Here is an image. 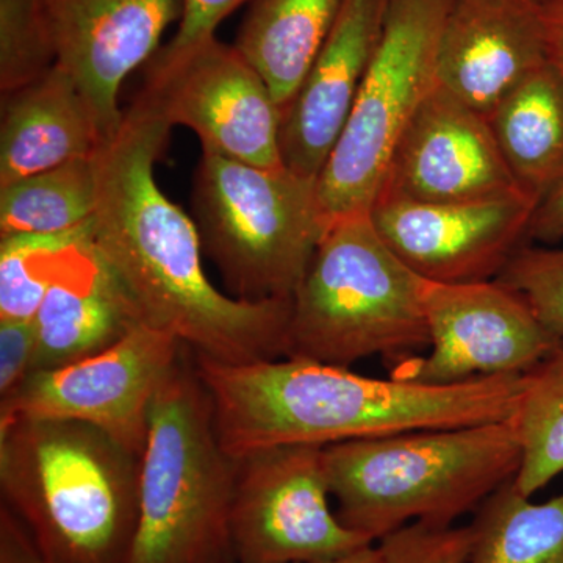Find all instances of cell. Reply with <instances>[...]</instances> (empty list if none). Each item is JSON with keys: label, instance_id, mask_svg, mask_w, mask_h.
I'll list each match as a JSON object with an SVG mask.
<instances>
[{"label": "cell", "instance_id": "obj_35", "mask_svg": "<svg viewBox=\"0 0 563 563\" xmlns=\"http://www.w3.org/2000/svg\"><path fill=\"white\" fill-rule=\"evenodd\" d=\"M41 563H46V562H44V561H43V562H41Z\"/></svg>", "mask_w": 563, "mask_h": 563}, {"label": "cell", "instance_id": "obj_26", "mask_svg": "<svg viewBox=\"0 0 563 563\" xmlns=\"http://www.w3.org/2000/svg\"><path fill=\"white\" fill-rule=\"evenodd\" d=\"M55 63L43 0H0V91L20 90Z\"/></svg>", "mask_w": 563, "mask_h": 563}, {"label": "cell", "instance_id": "obj_30", "mask_svg": "<svg viewBox=\"0 0 563 563\" xmlns=\"http://www.w3.org/2000/svg\"><path fill=\"white\" fill-rule=\"evenodd\" d=\"M244 2L250 0H184L179 29L168 46L158 52L166 55L179 54L203 40L211 38L218 25Z\"/></svg>", "mask_w": 563, "mask_h": 563}, {"label": "cell", "instance_id": "obj_28", "mask_svg": "<svg viewBox=\"0 0 563 563\" xmlns=\"http://www.w3.org/2000/svg\"><path fill=\"white\" fill-rule=\"evenodd\" d=\"M379 542L385 563H468L474 532L472 525L437 528L418 521Z\"/></svg>", "mask_w": 563, "mask_h": 563}, {"label": "cell", "instance_id": "obj_15", "mask_svg": "<svg viewBox=\"0 0 563 563\" xmlns=\"http://www.w3.org/2000/svg\"><path fill=\"white\" fill-rule=\"evenodd\" d=\"M520 192L487 118L435 84L404 132L377 198L450 203Z\"/></svg>", "mask_w": 563, "mask_h": 563}, {"label": "cell", "instance_id": "obj_21", "mask_svg": "<svg viewBox=\"0 0 563 563\" xmlns=\"http://www.w3.org/2000/svg\"><path fill=\"white\" fill-rule=\"evenodd\" d=\"M344 0H252L233 46L257 69L280 110L291 101Z\"/></svg>", "mask_w": 563, "mask_h": 563}, {"label": "cell", "instance_id": "obj_9", "mask_svg": "<svg viewBox=\"0 0 563 563\" xmlns=\"http://www.w3.org/2000/svg\"><path fill=\"white\" fill-rule=\"evenodd\" d=\"M181 346L169 333L136 324L99 354L33 372L13 395L0 399V422L21 418L85 422L141 457L152 402L179 363Z\"/></svg>", "mask_w": 563, "mask_h": 563}, {"label": "cell", "instance_id": "obj_12", "mask_svg": "<svg viewBox=\"0 0 563 563\" xmlns=\"http://www.w3.org/2000/svg\"><path fill=\"white\" fill-rule=\"evenodd\" d=\"M144 90L166 120L199 136L202 152L282 168V110L266 81L235 46L211 36L179 54L157 52Z\"/></svg>", "mask_w": 563, "mask_h": 563}, {"label": "cell", "instance_id": "obj_11", "mask_svg": "<svg viewBox=\"0 0 563 563\" xmlns=\"http://www.w3.org/2000/svg\"><path fill=\"white\" fill-rule=\"evenodd\" d=\"M428 354L388 366L393 379L455 385L528 374L563 347L520 292L499 280L435 284L422 290Z\"/></svg>", "mask_w": 563, "mask_h": 563}, {"label": "cell", "instance_id": "obj_3", "mask_svg": "<svg viewBox=\"0 0 563 563\" xmlns=\"http://www.w3.org/2000/svg\"><path fill=\"white\" fill-rule=\"evenodd\" d=\"M141 457L79 421L0 422L2 504L46 563H128Z\"/></svg>", "mask_w": 563, "mask_h": 563}, {"label": "cell", "instance_id": "obj_17", "mask_svg": "<svg viewBox=\"0 0 563 563\" xmlns=\"http://www.w3.org/2000/svg\"><path fill=\"white\" fill-rule=\"evenodd\" d=\"M387 0H344L332 32L282 110L285 168L320 177L342 135L383 33Z\"/></svg>", "mask_w": 563, "mask_h": 563}, {"label": "cell", "instance_id": "obj_1", "mask_svg": "<svg viewBox=\"0 0 563 563\" xmlns=\"http://www.w3.org/2000/svg\"><path fill=\"white\" fill-rule=\"evenodd\" d=\"M172 129L143 88L120 131L96 154L98 199L88 250L143 324L176 336L196 355L224 363L285 357L291 299L252 302L218 290L203 272L196 222L155 180Z\"/></svg>", "mask_w": 563, "mask_h": 563}, {"label": "cell", "instance_id": "obj_13", "mask_svg": "<svg viewBox=\"0 0 563 563\" xmlns=\"http://www.w3.org/2000/svg\"><path fill=\"white\" fill-rule=\"evenodd\" d=\"M537 206L525 192L450 203L380 196L368 213L384 243L421 279L474 284L498 279L528 240Z\"/></svg>", "mask_w": 563, "mask_h": 563}, {"label": "cell", "instance_id": "obj_32", "mask_svg": "<svg viewBox=\"0 0 563 563\" xmlns=\"http://www.w3.org/2000/svg\"><path fill=\"white\" fill-rule=\"evenodd\" d=\"M563 239V181L533 211L528 240L553 244Z\"/></svg>", "mask_w": 563, "mask_h": 563}, {"label": "cell", "instance_id": "obj_8", "mask_svg": "<svg viewBox=\"0 0 563 563\" xmlns=\"http://www.w3.org/2000/svg\"><path fill=\"white\" fill-rule=\"evenodd\" d=\"M454 0H387L383 33L342 135L318 177L329 222L368 213L404 132L435 87L440 35Z\"/></svg>", "mask_w": 563, "mask_h": 563}, {"label": "cell", "instance_id": "obj_14", "mask_svg": "<svg viewBox=\"0 0 563 563\" xmlns=\"http://www.w3.org/2000/svg\"><path fill=\"white\" fill-rule=\"evenodd\" d=\"M55 63L76 81L103 144L120 131L122 84L151 62L184 0H43Z\"/></svg>", "mask_w": 563, "mask_h": 563}, {"label": "cell", "instance_id": "obj_25", "mask_svg": "<svg viewBox=\"0 0 563 563\" xmlns=\"http://www.w3.org/2000/svg\"><path fill=\"white\" fill-rule=\"evenodd\" d=\"M90 235L87 224L60 233L0 236V320H33L63 258Z\"/></svg>", "mask_w": 563, "mask_h": 563}, {"label": "cell", "instance_id": "obj_5", "mask_svg": "<svg viewBox=\"0 0 563 563\" xmlns=\"http://www.w3.org/2000/svg\"><path fill=\"white\" fill-rule=\"evenodd\" d=\"M422 290L369 213L333 220L292 295L285 357L350 368L373 355L388 366L418 355L431 342Z\"/></svg>", "mask_w": 563, "mask_h": 563}, {"label": "cell", "instance_id": "obj_29", "mask_svg": "<svg viewBox=\"0 0 563 563\" xmlns=\"http://www.w3.org/2000/svg\"><path fill=\"white\" fill-rule=\"evenodd\" d=\"M36 329L33 320H0V399L9 398L33 373Z\"/></svg>", "mask_w": 563, "mask_h": 563}, {"label": "cell", "instance_id": "obj_16", "mask_svg": "<svg viewBox=\"0 0 563 563\" xmlns=\"http://www.w3.org/2000/svg\"><path fill=\"white\" fill-rule=\"evenodd\" d=\"M547 62L540 0H454L440 35L435 84L488 118Z\"/></svg>", "mask_w": 563, "mask_h": 563}, {"label": "cell", "instance_id": "obj_24", "mask_svg": "<svg viewBox=\"0 0 563 563\" xmlns=\"http://www.w3.org/2000/svg\"><path fill=\"white\" fill-rule=\"evenodd\" d=\"M514 422L521 444L514 484L532 498L563 473V347L528 373Z\"/></svg>", "mask_w": 563, "mask_h": 563}, {"label": "cell", "instance_id": "obj_6", "mask_svg": "<svg viewBox=\"0 0 563 563\" xmlns=\"http://www.w3.org/2000/svg\"><path fill=\"white\" fill-rule=\"evenodd\" d=\"M235 479L209 391L196 366L179 361L152 402L128 563H235Z\"/></svg>", "mask_w": 563, "mask_h": 563}, {"label": "cell", "instance_id": "obj_23", "mask_svg": "<svg viewBox=\"0 0 563 563\" xmlns=\"http://www.w3.org/2000/svg\"><path fill=\"white\" fill-rule=\"evenodd\" d=\"M98 199L96 155L0 187V236L60 233L90 224Z\"/></svg>", "mask_w": 563, "mask_h": 563}, {"label": "cell", "instance_id": "obj_33", "mask_svg": "<svg viewBox=\"0 0 563 563\" xmlns=\"http://www.w3.org/2000/svg\"><path fill=\"white\" fill-rule=\"evenodd\" d=\"M548 62L553 63L563 76V0H540Z\"/></svg>", "mask_w": 563, "mask_h": 563}, {"label": "cell", "instance_id": "obj_31", "mask_svg": "<svg viewBox=\"0 0 563 563\" xmlns=\"http://www.w3.org/2000/svg\"><path fill=\"white\" fill-rule=\"evenodd\" d=\"M40 551L21 521L2 504L0 507V563H41Z\"/></svg>", "mask_w": 563, "mask_h": 563}, {"label": "cell", "instance_id": "obj_10", "mask_svg": "<svg viewBox=\"0 0 563 563\" xmlns=\"http://www.w3.org/2000/svg\"><path fill=\"white\" fill-rule=\"evenodd\" d=\"M322 451L290 444L236 459L235 563L329 561L373 544L332 512Z\"/></svg>", "mask_w": 563, "mask_h": 563}, {"label": "cell", "instance_id": "obj_19", "mask_svg": "<svg viewBox=\"0 0 563 563\" xmlns=\"http://www.w3.org/2000/svg\"><path fill=\"white\" fill-rule=\"evenodd\" d=\"M102 144L90 106L57 63L38 79L2 96L0 187L92 157Z\"/></svg>", "mask_w": 563, "mask_h": 563}, {"label": "cell", "instance_id": "obj_18", "mask_svg": "<svg viewBox=\"0 0 563 563\" xmlns=\"http://www.w3.org/2000/svg\"><path fill=\"white\" fill-rule=\"evenodd\" d=\"M88 242L63 258L33 318V372L62 368L99 354L143 324L120 284L88 250Z\"/></svg>", "mask_w": 563, "mask_h": 563}, {"label": "cell", "instance_id": "obj_20", "mask_svg": "<svg viewBox=\"0 0 563 563\" xmlns=\"http://www.w3.org/2000/svg\"><path fill=\"white\" fill-rule=\"evenodd\" d=\"M520 190L537 202L563 181V76L547 62L488 114Z\"/></svg>", "mask_w": 563, "mask_h": 563}, {"label": "cell", "instance_id": "obj_34", "mask_svg": "<svg viewBox=\"0 0 563 563\" xmlns=\"http://www.w3.org/2000/svg\"><path fill=\"white\" fill-rule=\"evenodd\" d=\"M301 563H385L383 551L379 547L362 548V550L355 551L342 558L329 559V561H317V562H301Z\"/></svg>", "mask_w": 563, "mask_h": 563}, {"label": "cell", "instance_id": "obj_22", "mask_svg": "<svg viewBox=\"0 0 563 563\" xmlns=\"http://www.w3.org/2000/svg\"><path fill=\"white\" fill-rule=\"evenodd\" d=\"M468 563H563V495L532 503L501 485L476 510Z\"/></svg>", "mask_w": 563, "mask_h": 563}, {"label": "cell", "instance_id": "obj_4", "mask_svg": "<svg viewBox=\"0 0 563 563\" xmlns=\"http://www.w3.org/2000/svg\"><path fill=\"white\" fill-rule=\"evenodd\" d=\"M322 457L336 517L374 542L477 510L517 476L521 444L510 420L336 443Z\"/></svg>", "mask_w": 563, "mask_h": 563}, {"label": "cell", "instance_id": "obj_27", "mask_svg": "<svg viewBox=\"0 0 563 563\" xmlns=\"http://www.w3.org/2000/svg\"><path fill=\"white\" fill-rule=\"evenodd\" d=\"M496 280L520 292L544 325L563 340V250L523 246Z\"/></svg>", "mask_w": 563, "mask_h": 563}, {"label": "cell", "instance_id": "obj_2", "mask_svg": "<svg viewBox=\"0 0 563 563\" xmlns=\"http://www.w3.org/2000/svg\"><path fill=\"white\" fill-rule=\"evenodd\" d=\"M218 437L232 459L268 448L331 444L514 420L528 374L455 385L374 379L306 358L224 363L195 354Z\"/></svg>", "mask_w": 563, "mask_h": 563}, {"label": "cell", "instance_id": "obj_7", "mask_svg": "<svg viewBox=\"0 0 563 563\" xmlns=\"http://www.w3.org/2000/svg\"><path fill=\"white\" fill-rule=\"evenodd\" d=\"M192 214L229 290L243 301L291 299L329 222L317 177L202 152Z\"/></svg>", "mask_w": 563, "mask_h": 563}]
</instances>
